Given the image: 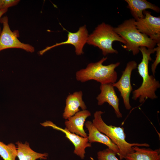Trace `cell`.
I'll return each instance as SVG.
<instances>
[{
    "label": "cell",
    "mask_w": 160,
    "mask_h": 160,
    "mask_svg": "<svg viewBox=\"0 0 160 160\" xmlns=\"http://www.w3.org/2000/svg\"><path fill=\"white\" fill-rule=\"evenodd\" d=\"M139 50L142 53V58L137 68L143 81L140 86L132 92V99L136 100L138 98L139 102L142 103L148 98L154 100L157 98L155 92L160 87V84L154 76L149 75L148 73L149 62L152 60L151 55L155 52V47L148 49L141 47Z\"/></svg>",
    "instance_id": "obj_1"
},
{
    "label": "cell",
    "mask_w": 160,
    "mask_h": 160,
    "mask_svg": "<svg viewBox=\"0 0 160 160\" xmlns=\"http://www.w3.org/2000/svg\"><path fill=\"white\" fill-rule=\"evenodd\" d=\"M104 113L101 111H96L94 113L92 122L100 132L107 136L117 145L119 150L120 160L125 159L128 154L134 151L132 148L133 146H150L147 143H130L127 142L124 127L107 125L102 118V115Z\"/></svg>",
    "instance_id": "obj_2"
},
{
    "label": "cell",
    "mask_w": 160,
    "mask_h": 160,
    "mask_svg": "<svg viewBox=\"0 0 160 160\" xmlns=\"http://www.w3.org/2000/svg\"><path fill=\"white\" fill-rule=\"evenodd\" d=\"M135 22L134 18L129 19L113 28L115 32L126 42V44L122 45L123 47L131 51L134 55L139 53L140 47L153 49L157 45L154 41L138 31Z\"/></svg>",
    "instance_id": "obj_3"
},
{
    "label": "cell",
    "mask_w": 160,
    "mask_h": 160,
    "mask_svg": "<svg viewBox=\"0 0 160 160\" xmlns=\"http://www.w3.org/2000/svg\"><path fill=\"white\" fill-rule=\"evenodd\" d=\"M107 59L103 57L99 61L89 63L84 69L78 71L76 73V80L81 82L94 80L101 84H113L116 82L117 74L115 68L120 64V62L104 65L103 63Z\"/></svg>",
    "instance_id": "obj_4"
},
{
    "label": "cell",
    "mask_w": 160,
    "mask_h": 160,
    "mask_svg": "<svg viewBox=\"0 0 160 160\" xmlns=\"http://www.w3.org/2000/svg\"><path fill=\"white\" fill-rule=\"evenodd\" d=\"M110 25L103 23L95 28L93 32L88 36L87 43L98 47L105 56L109 54H117L112 44L115 41H119L125 45V41L119 36Z\"/></svg>",
    "instance_id": "obj_5"
},
{
    "label": "cell",
    "mask_w": 160,
    "mask_h": 160,
    "mask_svg": "<svg viewBox=\"0 0 160 160\" xmlns=\"http://www.w3.org/2000/svg\"><path fill=\"white\" fill-rule=\"evenodd\" d=\"M0 21L3 25V29L0 34V51L10 48L21 49L31 52L34 51L35 49L33 46L20 42L17 38L16 32L11 31L7 16L2 17Z\"/></svg>",
    "instance_id": "obj_6"
},
{
    "label": "cell",
    "mask_w": 160,
    "mask_h": 160,
    "mask_svg": "<svg viewBox=\"0 0 160 160\" xmlns=\"http://www.w3.org/2000/svg\"><path fill=\"white\" fill-rule=\"evenodd\" d=\"M144 17L135 20V25L138 31L154 41L160 43V17H155L151 12L144 11Z\"/></svg>",
    "instance_id": "obj_7"
},
{
    "label": "cell",
    "mask_w": 160,
    "mask_h": 160,
    "mask_svg": "<svg viewBox=\"0 0 160 160\" xmlns=\"http://www.w3.org/2000/svg\"><path fill=\"white\" fill-rule=\"evenodd\" d=\"M137 63L135 61L129 62L119 80L112 84L113 87H116L120 92L125 108L128 110L132 108L129 100L130 94L133 90L131 82V74L132 71L137 68Z\"/></svg>",
    "instance_id": "obj_8"
},
{
    "label": "cell",
    "mask_w": 160,
    "mask_h": 160,
    "mask_svg": "<svg viewBox=\"0 0 160 160\" xmlns=\"http://www.w3.org/2000/svg\"><path fill=\"white\" fill-rule=\"evenodd\" d=\"M62 27L64 30L68 32L67 40L64 42L56 43L52 46L47 47L40 52V55H43L46 52L55 47L66 44H71L73 45L75 47L76 53L77 55H79L83 54V48L87 43L89 36L86 25L80 27L78 31L75 33L69 32L62 26Z\"/></svg>",
    "instance_id": "obj_9"
},
{
    "label": "cell",
    "mask_w": 160,
    "mask_h": 160,
    "mask_svg": "<svg viewBox=\"0 0 160 160\" xmlns=\"http://www.w3.org/2000/svg\"><path fill=\"white\" fill-rule=\"evenodd\" d=\"M44 127H50L53 129L60 131L64 133L65 137L73 145L74 149V153L82 159H84L85 154V149L92 146L87 137H84L75 134L71 133L66 128L63 129L60 127L50 121H47L41 123Z\"/></svg>",
    "instance_id": "obj_10"
},
{
    "label": "cell",
    "mask_w": 160,
    "mask_h": 160,
    "mask_svg": "<svg viewBox=\"0 0 160 160\" xmlns=\"http://www.w3.org/2000/svg\"><path fill=\"white\" fill-rule=\"evenodd\" d=\"M100 93L96 97L97 104L102 105L105 102L112 107L116 117L121 118L122 115L119 109V99L118 97L112 84H101Z\"/></svg>",
    "instance_id": "obj_11"
},
{
    "label": "cell",
    "mask_w": 160,
    "mask_h": 160,
    "mask_svg": "<svg viewBox=\"0 0 160 160\" xmlns=\"http://www.w3.org/2000/svg\"><path fill=\"white\" fill-rule=\"evenodd\" d=\"M91 115V113L88 110L80 111L65 120V128L71 133L84 137H87L84 126L86 120Z\"/></svg>",
    "instance_id": "obj_12"
},
{
    "label": "cell",
    "mask_w": 160,
    "mask_h": 160,
    "mask_svg": "<svg viewBox=\"0 0 160 160\" xmlns=\"http://www.w3.org/2000/svg\"><path fill=\"white\" fill-rule=\"evenodd\" d=\"M81 91H76L69 94L65 100V106L63 114V118L66 120L80 111L79 108L82 110H86L87 107L82 99Z\"/></svg>",
    "instance_id": "obj_13"
},
{
    "label": "cell",
    "mask_w": 160,
    "mask_h": 160,
    "mask_svg": "<svg viewBox=\"0 0 160 160\" xmlns=\"http://www.w3.org/2000/svg\"><path fill=\"white\" fill-rule=\"evenodd\" d=\"M84 125L88 131L87 138L90 143L97 142L102 143L119 155V150L117 145L107 136L100 132L92 122L87 121L85 122Z\"/></svg>",
    "instance_id": "obj_14"
},
{
    "label": "cell",
    "mask_w": 160,
    "mask_h": 160,
    "mask_svg": "<svg viewBox=\"0 0 160 160\" xmlns=\"http://www.w3.org/2000/svg\"><path fill=\"white\" fill-rule=\"evenodd\" d=\"M127 4L128 8L135 20L144 17L143 12L146 9H150L159 13V8L157 6L146 0H125Z\"/></svg>",
    "instance_id": "obj_15"
},
{
    "label": "cell",
    "mask_w": 160,
    "mask_h": 160,
    "mask_svg": "<svg viewBox=\"0 0 160 160\" xmlns=\"http://www.w3.org/2000/svg\"><path fill=\"white\" fill-rule=\"evenodd\" d=\"M134 151L127 154L126 160H160V149L153 150L150 148H140L135 146Z\"/></svg>",
    "instance_id": "obj_16"
},
{
    "label": "cell",
    "mask_w": 160,
    "mask_h": 160,
    "mask_svg": "<svg viewBox=\"0 0 160 160\" xmlns=\"http://www.w3.org/2000/svg\"><path fill=\"white\" fill-rule=\"evenodd\" d=\"M15 144L17 148V157L19 160H45L48 156L47 153H39L33 150L28 142L23 143L18 141Z\"/></svg>",
    "instance_id": "obj_17"
},
{
    "label": "cell",
    "mask_w": 160,
    "mask_h": 160,
    "mask_svg": "<svg viewBox=\"0 0 160 160\" xmlns=\"http://www.w3.org/2000/svg\"><path fill=\"white\" fill-rule=\"evenodd\" d=\"M0 156L4 160H16V146L12 143L7 145L0 141Z\"/></svg>",
    "instance_id": "obj_18"
},
{
    "label": "cell",
    "mask_w": 160,
    "mask_h": 160,
    "mask_svg": "<svg viewBox=\"0 0 160 160\" xmlns=\"http://www.w3.org/2000/svg\"><path fill=\"white\" fill-rule=\"evenodd\" d=\"M116 153L112 150L107 148L97 153L98 160H119L116 157Z\"/></svg>",
    "instance_id": "obj_19"
},
{
    "label": "cell",
    "mask_w": 160,
    "mask_h": 160,
    "mask_svg": "<svg viewBox=\"0 0 160 160\" xmlns=\"http://www.w3.org/2000/svg\"><path fill=\"white\" fill-rule=\"evenodd\" d=\"M156 45L157 47H155L156 52L155 60L151 66V71L153 76H155L156 67L160 62V43L157 44Z\"/></svg>",
    "instance_id": "obj_20"
},
{
    "label": "cell",
    "mask_w": 160,
    "mask_h": 160,
    "mask_svg": "<svg viewBox=\"0 0 160 160\" xmlns=\"http://www.w3.org/2000/svg\"><path fill=\"white\" fill-rule=\"evenodd\" d=\"M20 1L19 0H2V9H8L9 7L16 5Z\"/></svg>",
    "instance_id": "obj_21"
},
{
    "label": "cell",
    "mask_w": 160,
    "mask_h": 160,
    "mask_svg": "<svg viewBox=\"0 0 160 160\" xmlns=\"http://www.w3.org/2000/svg\"><path fill=\"white\" fill-rule=\"evenodd\" d=\"M8 10V9H5L0 10V20L1 17L3 15L6 13ZM1 32V28L0 27V34Z\"/></svg>",
    "instance_id": "obj_22"
},
{
    "label": "cell",
    "mask_w": 160,
    "mask_h": 160,
    "mask_svg": "<svg viewBox=\"0 0 160 160\" xmlns=\"http://www.w3.org/2000/svg\"><path fill=\"white\" fill-rule=\"evenodd\" d=\"M3 4L2 0H0V10L2 9V6Z\"/></svg>",
    "instance_id": "obj_23"
}]
</instances>
